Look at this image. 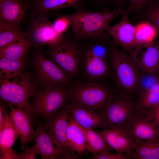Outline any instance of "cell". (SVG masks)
Returning a JSON list of instances; mask_svg holds the SVG:
<instances>
[{
	"label": "cell",
	"instance_id": "1",
	"mask_svg": "<svg viewBox=\"0 0 159 159\" xmlns=\"http://www.w3.org/2000/svg\"><path fill=\"white\" fill-rule=\"evenodd\" d=\"M113 46L110 60L111 75L117 93L125 95L135 102L139 97V82L141 73L129 54Z\"/></svg>",
	"mask_w": 159,
	"mask_h": 159
},
{
	"label": "cell",
	"instance_id": "2",
	"mask_svg": "<svg viewBox=\"0 0 159 159\" xmlns=\"http://www.w3.org/2000/svg\"><path fill=\"white\" fill-rule=\"evenodd\" d=\"M127 10L114 9L104 11L86 9L75 10L70 14L71 32L79 41L97 38L104 35L110 22Z\"/></svg>",
	"mask_w": 159,
	"mask_h": 159
},
{
	"label": "cell",
	"instance_id": "3",
	"mask_svg": "<svg viewBox=\"0 0 159 159\" xmlns=\"http://www.w3.org/2000/svg\"><path fill=\"white\" fill-rule=\"evenodd\" d=\"M69 102L86 108L103 113L115 88L102 82H76L70 87Z\"/></svg>",
	"mask_w": 159,
	"mask_h": 159
},
{
	"label": "cell",
	"instance_id": "4",
	"mask_svg": "<svg viewBox=\"0 0 159 159\" xmlns=\"http://www.w3.org/2000/svg\"><path fill=\"white\" fill-rule=\"evenodd\" d=\"M70 87H44L32 98V110L36 125L56 114L69 101Z\"/></svg>",
	"mask_w": 159,
	"mask_h": 159
},
{
	"label": "cell",
	"instance_id": "5",
	"mask_svg": "<svg viewBox=\"0 0 159 159\" xmlns=\"http://www.w3.org/2000/svg\"><path fill=\"white\" fill-rule=\"evenodd\" d=\"M0 82L1 101L32 112L30 99L37 90L29 75L22 73L14 77L0 79Z\"/></svg>",
	"mask_w": 159,
	"mask_h": 159
},
{
	"label": "cell",
	"instance_id": "6",
	"mask_svg": "<svg viewBox=\"0 0 159 159\" xmlns=\"http://www.w3.org/2000/svg\"><path fill=\"white\" fill-rule=\"evenodd\" d=\"M82 41L72 35L64 34L62 40L55 45L49 47L52 60L72 77L77 74L85 50Z\"/></svg>",
	"mask_w": 159,
	"mask_h": 159
},
{
	"label": "cell",
	"instance_id": "7",
	"mask_svg": "<svg viewBox=\"0 0 159 159\" xmlns=\"http://www.w3.org/2000/svg\"><path fill=\"white\" fill-rule=\"evenodd\" d=\"M48 12L37 13L31 19L24 32L25 38L31 45L39 49L46 44L53 46L63 39L64 34L58 33L50 21Z\"/></svg>",
	"mask_w": 159,
	"mask_h": 159
},
{
	"label": "cell",
	"instance_id": "8",
	"mask_svg": "<svg viewBox=\"0 0 159 159\" xmlns=\"http://www.w3.org/2000/svg\"><path fill=\"white\" fill-rule=\"evenodd\" d=\"M137 111L135 102L131 98L121 93L114 94L102 115L106 128L126 129Z\"/></svg>",
	"mask_w": 159,
	"mask_h": 159
},
{
	"label": "cell",
	"instance_id": "9",
	"mask_svg": "<svg viewBox=\"0 0 159 159\" xmlns=\"http://www.w3.org/2000/svg\"><path fill=\"white\" fill-rule=\"evenodd\" d=\"M35 68L44 87H68L72 77L52 60L45 58L40 51L35 55Z\"/></svg>",
	"mask_w": 159,
	"mask_h": 159
},
{
	"label": "cell",
	"instance_id": "10",
	"mask_svg": "<svg viewBox=\"0 0 159 159\" xmlns=\"http://www.w3.org/2000/svg\"><path fill=\"white\" fill-rule=\"evenodd\" d=\"M66 105L57 113L42 122L56 147L64 154L66 159H75L78 158L77 153L69 148L67 139L69 117Z\"/></svg>",
	"mask_w": 159,
	"mask_h": 159
},
{
	"label": "cell",
	"instance_id": "11",
	"mask_svg": "<svg viewBox=\"0 0 159 159\" xmlns=\"http://www.w3.org/2000/svg\"><path fill=\"white\" fill-rule=\"evenodd\" d=\"M128 52L141 72L156 74L159 71L158 42L137 45Z\"/></svg>",
	"mask_w": 159,
	"mask_h": 159
},
{
	"label": "cell",
	"instance_id": "12",
	"mask_svg": "<svg viewBox=\"0 0 159 159\" xmlns=\"http://www.w3.org/2000/svg\"><path fill=\"white\" fill-rule=\"evenodd\" d=\"M136 144L143 140L159 137V128L154 124L151 115L137 110L126 129Z\"/></svg>",
	"mask_w": 159,
	"mask_h": 159
},
{
	"label": "cell",
	"instance_id": "13",
	"mask_svg": "<svg viewBox=\"0 0 159 159\" xmlns=\"http://www.w3.org/2000/svg\"><path fill=\"white\" fill-rule=\"evenodd\" d=\"M9 116L20 136V148L23 150L29 142L34 141L36 125L32 112L9 105Z\"/></svg>",
	"mask_w": 159,
	"mask_h": 159
},
{
	"label": "cell",
	"instance_id": "14",
	"mask_svg": "<svg viewBox=\"0 0 159 159\" xmlns=\"http://www.w3.org/2000/svg\"><path fill=\"white\" fill-rule=\"evenodd\" d=\"M130 13L127 10L122 14L120 21L113 25H109L106 30V32L113 39L115 43L127 52L136 46L135 26L129 20Z\"/></svg>",
	"mask_w": 159,
	"mask_h": 159
},
{
	"label": "cell",
	"instance_id": "15",
	"mask_svg": "<svg viewBox=\"0 0 159 159\" xmlns=\"http://www.w3.org/2000/svg\"><path fill=\"white\" fill-rule=\"evenodd\" d=\"M96 131L113 150L127 154L134 159L136 142L126 129L105 128Z\"/></svg>",
	"mask_w": 159,
	"mask_h": 159
},
{
	"label": "cell",
	"instance_id": "16",
	"mask_svg": "<svg viewBox=\"0 0 159 159\" xmlns=\"http://www.w3.org/2000/svg\"><path fill=\"white\" fill-rule=\"evenodd\" d=\"M34 146L37 154L42 159H66L64 153L57 147L51 138L43 122L37 125L34 140Z\"/></svg>",
	"mask_w": 159,
	"mask_h": 159
},
{
	"label": "cell",
	"instance_id": "17",
	"mask_svg": "<svg viewBox=\"0 0 159 159\" xmlns=\"http://www.w3.org/2000/svg\"><path fill=\"white\" fill-rule=\"evenodd\" d=\"M69 119L81 127L87 129L106 128L102 115L69 102L66 105Z\"/></svg>",
	"mask_w": 159,
	"mask_h": 159
},
{
	"label": "cell",
	"instance_id": "18",
	"mask_svg": "<svg viewBox=\"0 0 159 159\" xmlns=\"http://www.w3.org/2000/svg\"><path fill=\"white\" fill-rule=\"evenodd\" d=\"M24 2L28 9L31 11L30 16L37 13L69 8L75 10L86 8L85 0H24Z\"/></svg>",
	"mask_w": 159,
	"mask_h": 159
},
{
	"label": "cell",
	"instance_id": "19",
	"mask_svg": "<svg viewBox=\"0 0 159 159\" xmlns=\"http://www.w3.org/2000/svg\"><path fill=\"white\" fill-rule=\"evenodd\" d=\"M28 9L21 0H0V22L21 28Z\"/></svg>",
	"mask_w": 159,
	"mask_h": 159
},
{
	"label": "cell",
	"instance_id": "20",
	"mask_svg": "<svg viewBox=\"0 0 159 159\" xmlns=\"http://www.w3.org/2000/svg\"><path fill=\"white\" fill-rule=\"evenodd\" d=\"M85 45L82 60L86 75L91 80H105L111 74L110 63L95 56Z\"/></svg>",
	"mask_w": 159,
	"mask_h": 159
},
{
	"label": "cell",
	"instance_id": "21",
	"mask_svg": "<svg viewBox=\"0 0 159 159\" xmlns=\"http://www.w3.org/2000/svg\"><path fill=\"white\" fill-rule=\"evenodd\" d=\"M3 106L4 121L0 131V155L10 151L17 138L19 136L9 114L6 110L5 104L0 101Z\"/></svg>",
	"mask_w": 159,
	"mask_h": 159
},
{
	"label": "cell",
	"instance_id": "22",
	"mask_svg": "<svg viewBox=\"0 0 159 159\" xmlns=\"http://www.w3.org/2000/svg\"><path fill=\"white\" fill-rule=\"evenodd\" d=\"M85 41L87 42L85 46L95 56L110 63L111 49L115 43L107 32L100 37Z\"/></svg>",
	"mask_w": 159,
	"mask_h": 159
},
{
	"label": "cell",
	"instance_id": "23",
	"mask_svg": "<svg viewBox=\"0 0 159 159\" xmlns=\"http://www.w3.org/2000/svg\"><path fill=\"white\" fill-rule=\"evenodd\" d=\"M66 137L69 147L77 154L83 153L87 150V142L83 130L80 126L70 119Z\"/></svg>",
	"mask_w": 159,
	"mask_h": 159
},
{
	"label": "cell",
	"instance_id": "24",
	"mask_svg": "<svg viewBox=\"0 0 159 159\" xmlns=\"http://www.w3.org/2000/svg\"><path fill=\"white\" fill-rule=\"evenodd\" d=\"M159 104V79L151 87L140 95L135 102L137 110L147 112L150 115Z\"/></svg>",
	"mask_w": 159,
	"mask_h": 159
},
{
	"label": "cell",
	"instance_id": "25",
	"mask_svg": "<svg viewBox=\"0 0 159 159\" xmlns=\"http://www.w3.org/2000/svg\"><path fill=\"white\" fill-rule=\"evenodd\" d=\"M134 154V159H159V137L136 143Z\"/></svg>",
	"mask_w": 159,
	"mask_h": 159
},
{
	"label": "cell",
	"instance_id": "26",
	"mask_svg": "<svg viewBox=\"0 0 159 159\" xmlns=\"http://www.w3.org/2000/svg\"><path fill=\"white\" fill-rule=\"evenodd\" d=\"M31 46L25 38L18 40L0 50V58L13 59L25 58Z\"/></svg>",
	"mask_w": 159,
	"mask_h": 159
},
{
	"label": "cell",
	"instance_id": "27",
	"mask_svg": "<svg viewBox=\"0 0 159 159\" xmlns=\"http://www.w3.org/2000/svg\"><path fill=\"white\" fill-rule=\"evenodd\" d=\"M81 127L85 136L87 142V150L93 155L104 151H111L113 150L96 131H94L92 129Z\"/></svg>",
	"mask_w": 159,
	"mask_h": 159
},
{
	"label": "cell",
	"instance_id": "28",
	"mask_svg": "<svg viewBox=\"0 0 159 159\" xmlns=\"http://www.w3.org/2000/svg\"><path fill=\"white\" fill-rule=\"evenodd\" d=\"M24 38V32L20 27L0 22V50L12 42Z\"/></svg>",
	"mask_w": 159,
	"mask_h": 159
},
{
	"label": "cell",
	"instance_id": "29",
	"mask_svg": "<svg viewBox=\"0 0 159 159\" xmlns=\"http://www.w3.org/2000/svg\"><path fill=\"white\" fill-rule=\"evenodd\" d=\"M25 58L13 59L0 58V79H9L17 76L22 73Z\"/></svg>",
	"mask_w": 159,
	"mask_h": 159
},
{
	"label": "cell",
	"instance_id": "30",
	"mask_svg": "<svg viewBox=\"0 0 159 159\" xmlns=\"http://www.w3.org/2000/svg\"><path fill=\"white\" fill-rule=\"evenodd\" d=\"M135 26V41L136 46L151 43L156 38L155 29L148 21H144Z\"/></svg>",
	"mask_w": 159,
	"mask_h": 159
},
{
	"label": "cell",
	"instance_id": "31",
	"mask_svg": "<svg viewBox=\"0 0 159 159\" xmlns=\"http://www.w3.org/2000/svg\"><path fill=\"white\" fill-rule=\"evenodd\" d=\"M86 7L93 11H104L114 9H127L129 0H85Z\"/></svg>",
	"mask_w": 159,
	"mask_h": 159
},
{
	"label": "cell",
	"instance_id": "32",
	"mask_svg": "<svg viewBox=\"0 0 159 159\" xmlns=\"http://www.w3.org/2000/svg\"><path fill=\"white\" fill-rule=\"evenodd\" d=\"M146 21L153 25L156 32V38L159 37V0H153L145 9Z\"/></svg>",
	"mask_w": 159,
	"mask_h": 159
},
{
	"label": "cell",
	"instance_id": "33",
	"mask_svg": "<svg viewBox=\"0 0 159 159\" xmlns=\"http://www.w3.org/2000/svg\"><path fill=\"white\" fill-rule=\"evenodd\" d=\"M55 30L58 33L64 34L68 32L71 26L70 14H59L52 23Z\"/></svg>",
	"mask_w": 159,
	"mask_h": 159
},
{
	"label": "cell",
	"instance_id": "34",
	"mask_svg": "<svg viewBox=\"0 0 159 159\" xmlns=\"http://www.w3.org/2000/svg\"><path fill=\"white\" fill-rule=\"evenodd\" d=\"M155 75L141 72L139 82V97L158 80L159 76L156 77Z\"/></svg>",
	"mask_w": 159,
	"mask_h": 159
},
{
	"label": "cell",
	"instance_id": "35",
	"mask_svg": "<svg viewBox=\"0 0 159 159\" xmlns=\"http://www.w3.org/2000/svg\"><path fill=\"white\" fill-rule=\"evenodd\" d=\"M94 159H133L129 155L125 153L111 151H105L94 155Z\"/></svg>",
	"mask_w": 159,
	"mask_h": 159
},
{
	"label": "cell",
	"instance_id": "36",
	"mask_svg": "<svg viewBox=\"0 0 159 159\" xmlns=\"http://www.w3.org/2000/svg\"><path fill=\"white\" fill-rule=\"evenodd\" d=\"M153 0H129L127 9L130 12L132 11H143L147 8Z\"/></svg>",
	"mask_w": 159,
	"mask_h": 159
},
{
	"label": "cell",
	"instance_id": "37",
	"mask_svg": "<svg viewBox=\"0 0 159 159\" xmlns=\"http://www.w3.org/2000/svg\"><path fill=\"white\" fill-rule=\"evenodd\" d=\"M20 153L15 150V159H34L37 154L34 145L29 147L26 146Z\"/></svg>",
	"mask_w": 159,
	"mask_h": 159
},
{
	"label": "cell",
	"instance_id": "38",
	"mask_svg": "<svg viewBox=\"0 0 159 159\" xmlns=\"http://www.w3.org/2000/svg\"><path fill=\"white\" fill-rule=\"evenodd\" d=\"M151 115L154 124L159 128V104L155 108Z\"/></svg>",
	"mask_w": 159,
	"mask_h": 159
},
{
	"label": "cell",
	"instance_id": "39",
	"mask_svg": "<svg viewBox=\"0 0 159 159\" xmlns=\"http://www.w3.org/2000/svg\"><path fill=\"white\" fill-rule=\"evenodd\" d=\"M21 0L24 1V0Z\"/></svg>",
	"mask_w": 159,
	"mask_h": 159
}]
</instances>
